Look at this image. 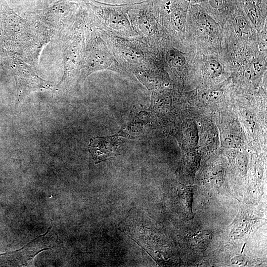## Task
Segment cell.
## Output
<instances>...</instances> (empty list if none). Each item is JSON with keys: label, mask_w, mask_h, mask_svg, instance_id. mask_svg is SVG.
Returning a JSON list of instances; mask_svg holds the SVG:
<instances>
[{"label": "cell", "mask_w": 267, "mask_h": 267, "mask_svg": "<svg viewBox=\"0 0 267 267\" xmlns=\"http://www.w3.org/2000/svg\"><path fill=\"white\" fill-rule=\"evenodd\" d=\"M200 22L203 28L210 33H214L217 32V26L216 23L206 14H201Z\"/></svg>", "instance_id": "8"}, {"label": "cell", "mask_w": 267, "mask_h": 267, "mask_svg": "<svg viewBox=\"0 0 267 267\" xmlns=\"http://www.w3.org/2000/svg\"><path fill=\"white\" fill-rule=\"evenodd\" d=\"M221 141L223 146L232 147L238 146L240 141L237 136L229 132H225L222 134Z\"/></svg>", "instance_id": "6"}, {"label": "cell", "mask_w": 267, "mask_h": 267, "mask_svg": "<svg viewBox=\"0 0 267 267\" xmlns=\"http://www.w3.org/2000/svg\"><path fill=\"white\" fill-rule=\"evenodd\" d=\"M206 70L211 76L217 77L221 75L222 67L219 61L215 60H210L206 63Z\"/></svg>", "instance_id": "7"}, {"label": "cell", "mask_w": 267, "mask_h": 267, "mask_svg": "<svg viewBox=\"0 0 267 267\" xmlns=\"http://www.w3.org/2000/svg\"><path fill=\"white\" fill-rule=\"evenodd\" d=\"M233 28L236 35L242 40L248 39L252 34V28L247 20L242 16L235 17Z\"/></svg>", "instance_id": "2"}, {"label": "cell", "mask_w": 267, "mask_h": 267, "mask_svg": "<svg viewBox=\"0 0 267 267\" xmlns=\"http://www.w3.org/2000/svg\"><path fill=\"white\" fill-rule=\"evenodd\" d=\"M245 11L253 24L256 28H260L262 25V16L254 4L246 3L244 6Z\"/></svg>", "instance_id": "3"}, {"label": "cell", "mask_w": 267, "mask_h": 267, "mask_svg": "<svg viewBox=\"0 0 267 267\" xmlns=\"http://www.w3.org/2000/svg\"><path fill=\"white\" fill-rule=\"evenodd\" d=\"M171 23L173 28L177 31L183 29L185 23V13L181 8H177L171 14Z\"/></svg>", "instance_id": "4"}, {"label": "cell", "mask_w": 267, "mask_h": 267, "mask_svg": "<svg viewBox=\"0 0 267 267\" xmlns=\"http://www.w3.org/2000/svg\"><path fill=\"white\" fill-rule=\"evenodd\" d=\"M117 139L114 137H94L90 139L89 150L95 164L109 160L117 154Z\"/></svg>", "instance_id": "1"}, {"label": "cell", "mask_w": 267, "mask_h": 267, "mask_svg": "<svg viewBox=\"0 0 267 267\" xmlns=\"http://www.w3.org/2000/svg\"><path fill=\"white\" fill-rule=\"evenodd\" d=\"M167 59L168 62L175 67H181L186 62L184 55L174 49L170 50L167 52Z\"/></svg>", "instance_id": "5"}]
</instances>
